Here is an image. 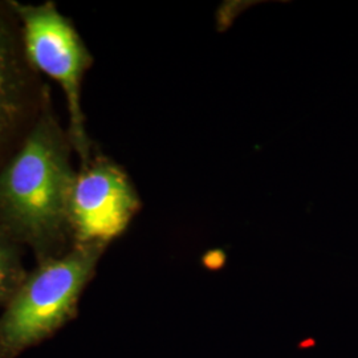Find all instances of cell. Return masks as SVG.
<instances>
[{"label":"cell","mask_w":358,"mask_h":358,"mask_svg":"<svg viewBox=\"0 0 358 358\" xmlns=\"http://www.w3.org/2000/svg\"><path fill=\"white\" fill-rule=\"evenodd\" d=\"M142 202L124 167L99 150L78 164L71 196L75 245L108 247L128 229Z\"/></svg>","instance_id":"4"},{"label":"cell","mask_w":358,"mask_h":358,"mask_svg":"<svg viewBox=\"0 0 358 358\" xmlns=\"http://www.w3.org/2000/svg\"><path fill=\"white\" fill-rule=\"evenodd\" d=\"M26 248L0 224V308H4L26 280Z\"/></svg>","instance_id":"6"},{"label":"cell","mask_w":358,"mask_h":358,"mask_svg":"<svg viewBox=\"0 0 358 358\" xmlns=\"http://www.w3.org/2000/svg\"><path fill=\"white\" fill-rule=\"evenodd\" d=\"M105 250L101 244L75 245L28 272L0 316V358L19 357L76 317Z\"/></svg>","instance_id":"2"},{"label":"cell","mask_w":358,"mask_h":358,"mask_svg":"<svg viewBox=\"0 0 358 358\" xmlns=\"http://www.w3.org/2000/svg\"><path fill=\"white\" fill-rule=\"evenodd\" d=\"M17 17L31 64L41 76L57 83L64 94L68 124L80 164L88 162L97 148L90 138L83 106V87L94 57L72 19L53 0L23 3L10 0Z\"/></svg>","instance_id":"3"},{"label":"cell","mask_w":358,"mask_h":358,"mask_svg":"<svg viewBox=\"0 0 358 358\" xmlns=\"http://www.w3.org/2000/svg\"><path fill=\"white\" fill-rule=\"evenodd\" d=\"M52 92L38 121L0 166V224L43 264L73 247L71 196L77 169Z\"/></svg>","instance_id":"1"},{"label":"cell","mask_w":358,"mask_h":358,"mask_svg":"<svg viewBox=\"0 0 358 358\" xmlns=\"http://www.w3.org/2000/svg\"><path fill=\"white\" fill-rule=\"evenodd\" d=\"M51 87L31 64L10 0H0V166L38 121Z\"/></svg>","instance_id":"5"}]
</instances>
